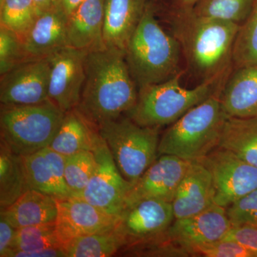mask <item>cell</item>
Segmentation results:
<instances>
[{"label": "cell", "instance_id": "39", "mask_svg": "<svg viewBox=\"0 0 257 257\" xmlns=\"http://www.w3.org/2000/svg\"><path fill=\"white\" fill-rule=\"evenodd\" d=\"M85 0H58V4L67 17L70 16Z\"/></svg>", "mask_w": 257, "mask_h": 257}, {"label": "cell", "instance_id": "19", "mask_svg": "<svg viewBox=\"0 0 257 257\" xmlns=\"http://www.w3.org/2000/svg\"><path fill=\"white\" fill-rule=\"evenodd\" d=\"M104 2L85 0L67 19L68 46L94 52L105 49L104 43Z\"/></svg>", "mask_w": 257, "mask_h": 257}, {"label": "cell", "instance_id": "12", "mask_svg": "<svg viewBox=\"0 0 257 257\" xmlns=\"http://www.w3.org/2000/svg\"><path fill=\"white\" fill-rule=\"evenodd\" d=\"M48 59H35L20 64L1 76L0 102L8 105H30L48 99Z\"/></svg>", "mask_w": 257, "mask_h": 257}, {"label": "cell", "instance_id": "24", "mask_svg": "<svg viewBox=\"0 0 257 257\" xmlns=\"http://www.w3.org/2000/svg\"><path fill=\"white\" fill-rule=\"evenodd\" d=\"M257 167V116L229 117L225 121L219 146Z\"/></svg>", "mask_w": 257, "mask_h": 257}, {"label": "cell", "instance_id": "13", "mask_svg": "<svg viewBox=\"0 0 257 257\" xmlns=\"http://www.w3.org/2000/svg\"><path fill=\"white\" fill-rule=\"evenodd\" d=\"M191 163L174 155H160L133 184L125 207L145 199L172 203Z\"/></svg>", "mask_w": 257, "mask_h": 257}, {"label": "cell", "instance_id": "2", "mask_svg": "<svg viewBox=\"0 0 257 257\" xmlns=\"http://www.w3.org/2000/svg\"><path fill=\"white\" fill-rule=\"evenodd\" d=\"M170 19L173 36L189 67L203 81L229 73L233 48L241 25L200 16L192 8H175Z\"/></svg>", "mask_w": 257, "mask_h": 257}, {"label": "cell", "instance_id": "6", "mask_svg": "<svg viewBox=\"0 0 257 257\" xmlns=\"http://www.w3.org/2000/svg\"><path fill=\"white\" fill-rule=\"evenodd\" d=\"M64 115L50 99L30 105L1 104V141L20 156L40 151L50 146Z\"/></svg>", "mask_w": 257, "mask_h": 257}, {"label": "cell", "instance_id": "34", "mask_svg": "<svg viewBox=\"0 0 257 257\" xmlns=\"http://www.w3.org/2000/svg\"><path fill=\"white\" fill-rule=\"evenodd\" d=\"M193 256L257 257L256 253L233 240L221 239L214 242L194 246L191 249Z\"/></svg>", "mask_w": 257, "mask_h": 257}, {"label": "cell", "instance_id": "31", "mask_svg": "<svg viewBox=\"0 0 257 257\" xmlns=\"http://www.w3.org/2000/svg\"><path fill=\"white\" fill-rule=\"evenodd\" d=\"M51 247L63 248L56 232L55 221L17 229L11 249L33 251Z\"/></svg>", "mask_w": 257, "mask_h": 257}, {"label": "cell", "instance_id": "11", "mask_svg": "<svg viewBox=\"0 0 257 257\" xmlns=\"http://www.w3.org/2000/svg\"><path fill=\"white\" fill-rule=\"evenodd\" d=\"M174 219L172 203L145 199L125 207L114 228L124 240L125 247L163 234Z\"/></svg>", "mask_w": 257, "mask_h": 257}, {"label": "cell", "instance_id": "23", "mask_svg": "<svg viewBox=\"0 0 257 257\" xmlns=\"http://www.w3.org/2000/svg\"><path fill=\"white\" fill-rule=\"evenodd\" d=\"M99 136L97 128L74 109L65 113L50 147L65 157L83 151L93 152Z\"/></svg>", "mask_w": 257, "mask_h": 257}, {"label": "cell", "instance_id": "28", "mask_svg": "<svg viewBox=\"0 0 257 257\" xmlns=\"http://www.w3.org/2000/svg\"><path fill=\"white\" fill-rule=\"evenodd\" d=\"M38 15L32 0H5L0 6V26L11 30L23 41Z\"/></svg>", "mask_w": 257, "mask_h": 257}, {"label": "cell", "instance_id": "3", "mask_svg": "<svg viewBox=\"0 0 257 257\" xmlns=\"http://www.w3.org/2000/svg\"><path fill=\"white\" fill-rule=\"evenodd\" d=\"M156 3L151 0L147 5L125 51V60L138 89L165 82L182 72L180 45L159 23Z\"/></svg>", "mask_w": 257, "mask_h": 257}, {"label": "cell", "instance_id": "8", "mask_svg": "<svg viewBox=\"0 0 257 257\" xmlns=\"http://www.w3.org/2000/svg\"><path fill=\"white\" fill-rule=\"evenodd\" d=\"M197 162L210 172L216 205L229 207L257 189V167L229 150L217 147Z\"/></svg>", "mask_w": 257, "mask_h": 257}, {"label": "cell", "instance_id": "4", "mask_svg": "<svg viewBox=\"0 0 257 257\" xmlns=\"http://www.w3.org/2000/svg\"><path fill=\"white\" fill-rule=\"evenodd\" d=\"M182 72L165 82L139 88L136 104L125 116L140 126L173 124L185 113L222 89L229 74L203 81L193 89L182 87Z\"/></svg>", "mask_w": 257, "mask_h": 257}, {"label": "cell", "instance_id": "1", "mask_svg": "<svg viewBox=\"0 0 257 257\" xmlns=\"http://www.w3.org/2000/svg\"><path fill=\"white\" fill-rule=\"evenodd\" d=\"M139 89L120 51L87 52L85 79L75 109L88 122L101 125L126 115L136 104Z\"/></svg>", "mask_w": 257, "mask_h": 257}, {"label": "cell", "instance_id": "38", "mask_svg": "<svg viewBox=\"0 0 257 257\" xmlns=\"http://www.w3.org/2000/svg\"><path fill=\"white\" fill-rule=\"evenodd\" d=\"M6 257H67V253L62 247L46 248L33 251L11 249Z\"/></svg>", "mask_w": 257, "mask_h": 257}, {"label": "cell", "instance_id": "9", "mask_svg": "<svg viewBox=\"0 0 257 257\" xmlns=\"http://www.w3.org/2000/svg\"><path fill=\"white\" fill-rule=\"evenodd\" d=\"M93 152L96 160L95 171L79 197L118 217L124 209L133 184L121 175L100 135Z\"/></svg>", "mask_w": 257, "mask_h": 257}, {"label": "cell", "instance_id": "44", "mask_svg": "<svg viewBox=\"0 0 257 257\" xmlns=\"http://www.w3.org/2000/svg\"><path fill=\"white\" fill-rule=\"evenodd\" d=\"M257 1V0H256V2Z\"/></svg>", "mask_w": 257, "mask_h": 257}, {"label": "cell", "instance_id": "41", "mask_svg": "<svg viewBox=\"0 0 257 257\" xmlns=\"http://www.w3.org/2000/svg\"><path fill=\"white\" fill-rule=\"evenodd\" d=\"M197 0H173L175 8H193Z\"/></svg>", "mask_w": 257, "mask_h": 257}, {"label": "cell", "instance_id": "15", "mask_svg": "<svg viewBox=\"0 0 257 257\" xmlns=\"http://www.w3.org/2000/svg\"><path fill=\"white\" fill-rule=\"evenodd\" d=\"M231 227L226 208L214 204L197 214L175 219L166 234L187 248L193 256L192 247L222 239Z\"/></svg>", "mask_w": 257, "mask_h": 257}, {"label": "cell", "instance_id": "10", "mask_svg": "<svg viewBox=\"0 0 257 257\" xmlns=\"http://www.w3.org/2000/svg\"><path fill=\"white\" fill-rule=\"evenodd\" d=\"M87 54L68 46L47 57L50 64L48 99L64 112L78 106L85 79Z\"/></svg>", "mask_w": 257, "mask_h": 257}, {"label": "cell", "instance_id": "16", "mask_svg": "<svg viewBox=\"0 0 257 257\" xmlns=\"http://www.w3.org/2000/svg\"><path fill=\"white\" fill-rule=\"evenodd\" d=\"M23 157L30 188L65 200L73 197L64 177L65 156L50 147Z\"/></svg>", "mask_w": 257, "mask_h": 257}, {"label": "cell", "instance_id": "25", "mask_svg": "<svg viewBox=\"0 0 257 257\" xmlns=\"http://www.w3.org/2000/svg\"><path fill=\"white\" fill-rule=\"evenodd\" d=\"M30 189L23 157L0 141V208L10 207Z\"/></svg>", "mask_w": 257, "mask_h": 257}, {"label": "cell", "instance_id": "43", "mask_svg": "<svg viewBox=\"0 0 257 257\" xmlns=\"http://www.w3.org/2000/svg\"><path fill=\"white\" fill-rule=\"evenodd\" d=\"M155 1H156V2H157V0H155Z\"/></svg>", "mask_w": 257, "mask_h": 257}, {"label": "cell", "instance_id": "22", "mask_svg": "<svg viewBox=\"0 0 257 257\" xmlns=\"http://www.w3.org/2000/svg\"><path fill=\"white\" fill-rule=\"evenodd\" d=\"M58 214L57 200L44 193L29 189L0 214L16 229L55 222Z\"/></svg>", "mask_w": 257, "mask_h": 257}, {"label": "cell", "instance_id": "18", "mask_svg": "<svg viewBox=\"0 0 257 257\" xmlns=\"http://www.w3.org/2000/svg\"><path fill=\"white\" fill-rule=\"evenodd\" d=\"M151 0H105L104 43L106 49L125 55L130 39Z\"/></svg>", "mask_w": 257, "mask_h": 257}, {"label": "cell", "instance_id": "26", "mask_svg": "<svg viewBox=\"0 0 257 257\" xmlns=\"http://www.w3.org/2000/svg\"><path fill=\"white\" fill-rule=\"evenodd\" d=\"M124 246V240L114 227L72 240L64 250L67 257H109Z\"/></svg>", "mask_w": 257, "mask_h": 257}, {"label": "cell", "instance_id": "20", "mask_svg": "<svg viewBox=\"0 0 257 257\" xmlns=\"http://www.w3.org/2000/svg\"><path fill=\"white\" fill-rule=\"evenodd\" d=\"M214 204L210 172L201 162H192L172 202L175 219L197 214Z\"/></svg>", "mask_w": 257, "mask_h": 257}, {"label": "cell", "instance_id": "42", "mask_svg": "<svg viewBox=\"0 0 257 257\" xmlns=\"http://www.w3.org/2000/svg\"><path fill=\"white\" fill-rule=\"evenodd\" d=\"M5 0H0V6H2V5H3V3H4Z\"/></svg>", "mask_w": 257, "mask_h": 257}, {"label": "cell", "instance_id": "33", "mask_svg": "<svg viewBox=\"0 0 257 257\" xmlns=\"http://www.w3.org/2000/svg\"><path fill=\"white\" fill-rule=\"evenodd\" d=\"M28 60H30L21 39L11 30L0 26V76Z\"/></svg>", "mask_w": 257, "mask_h": 257}, {"label": "cell", "instance_id": "37", "mask_svg": "<svg viewBox=\"0 0 257 257\" xmlns=\"http://www.w3.org/2000/svg\"><path fill=\"white\" fill-rule=\"evenodd\" d=\"M17 229L0 214V256L6 257L12 248Z\"/></svg>", "mask_w": 257, "mask_h": 257}, {"label": "cell", "instance_id": "30", "mask_svg": "<svg viewBox=\"0 0 257 257\" xmlns=\"http://www.w3.org/2000/svg\"><path fill=\"white\" fill-rule=\"evenodd\" d=\"M96 160L93 152L83 151L65 157L64 177L73 197H79L95 171Z\"/></svg>", "mask_w": 257, "mask_h": 257}, {"label": "cell", "instance_id": "36", "mask_svg": "<svg viewBox=\"0 0 257 257\" xmlns=\"http://www.w3.org/2000/svg\"><path fill=\"white\" fill-rule=\"evenodd\" d=\"M222 239L233 240L239 242L257 254V226H232Z\"/></svg>", "mask_w": 257, "mask_h": 257}, {"label": "cell", "instance_id": "21", "mask_svg": "<svg viewBox=\"0 0 257 257\" xmlns=\"http://www.w3.org/2000/svg\"><path fill=\"white\" fill-rule=\"evenodd\" d=\"M220 101L229 117L257 116V65L236 68L221 89Z\"/></svg>", "mask_w": 257, "mask_h": 257}, {"label": "cell", "instance_id": "17", "mask_svg": "<svg viewBox=\"0 0 257 257\" xmlns=\"http://www.w3.org/2000/svg\"><path fill=\"white\" fill-rule=\"evenodd\" d=\"M68 17L57 4L37 16L23 40L30 60L46 58L68 47L67 27Z\"/></svg>", "mask_w": 257, "mask_h": 257}, {"label": "cell", "instance_id": "32", "mask_svg": "<svg viewBox=\"0 0 257 257\" xmlns=\"http://www.w3.org/2000/svg\"><path fill=\"white\" fill-rule=\"evenodd\" d=\"M118 254L124 256H192L187 248L170 239L166 231L154 239L125 246Z\"/></svg>", "mask_w": 257, "mask_h": 257}, {"label": "cell", "instance_id": "40", "mask_svg": "<svg viewBox=\"0 0 257 257\" xmlns=\"http://www.w3.org/2000/svg\"><path fill=\"white\" fill-rule=\"evenodd\" d=\"M39 15L42 12L46 11L58 3V0H32Z\"/></svg>", "mask_w": 257, "mask_h": 257}, {"label": "cell", "instance_id": "7", "mask_svg": "<svg viewBox=\"0 0 257 257\" xmlns=\"http://www.w3.org/2000/svg\"><path fill=\"white\" fill-rule=\"evenodd\" d=\"M160 128L140 126L123 116L98 131L121 175L134 184L159 157Z\"/></svg>", "mask_w": 257, "mask_h": 257}, {"label": "cell", "instance_id": "14", "mask_svg": "<svg viewBox=\"0 0 257 257\" xmlns=\"http://www.w3.org/2000/svg\"><path fill=\"white\" fill-rule=\"evenodd\" d=\"M56 232L64 249L72 240L114 227L117 216L111 215L80 197L57 200Z\"/></svg>", "mask_w": 257, "mask_h": 257}, {"label": "cell", "instance_id": "35", "mask_svg": "<svg viewBox=\"0 0 257 257\" xmlns=\"http://www.w3.org/2000/svg\"><path fill=\"white\" fill-rule=\"evenodd\" d=\"M226 212L232 226H257V189L226 207Z\"/></svg>", "mask_w": 257, "mask_h": 257}, {"label": "cell", "instance_id": "5", "mask_svg": "<svg viewBox=\"0 0 257 257\" xmlns=\"http://www.w3.org/2000/svg\"><path fill=\"white\" fill-rule=\"evenodd\" d=\"M221 90L192 108L170 124L159 144V157L174 155L189 162H197L219 146L228 116L220 101Z\"/></svg>", "mask_w": 257, "mask_h": 257}, {"label": "cell", "instance_id": "29", "mask_svg": "<svg viewBox=\"0 0 257 257\" xmlns=\"http://www.w3.org/2000/svg\"><path fill=\"white\" fill-rule=\"evenodd\" d=\"M232 62L236 68L257 65V1L235 40Z\"/></svg>", "mask_w": 257, "mask_h": 257}, {"label": "cell", "instance_id": "27", "mask_svg": "<svg viewBox=\"0 0 257 257\" xmlns=\"http://www.w3.org/2000/svg\"><path fill=\"white\" fill-rule=\"evenodd\" d=\"M256 0H197L193 7L200 16L241 25L252 11Z\"/></svg>", "mask_w": 257, "mask_h": 257}]
</instances>
